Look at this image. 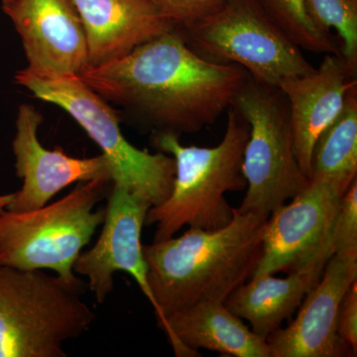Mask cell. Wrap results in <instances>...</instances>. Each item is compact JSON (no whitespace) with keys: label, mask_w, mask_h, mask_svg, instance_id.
I'll return each mask as SVG.
<instances>
[{"label":"cell","mask_w":357,"mask_h":357,"mask_svg":"<svg viewBox=\"0 0 357 357\" xmlns=\"http://www.w3.org/2000/svg\"><path fill=\"white\" fill-rule=\"evenodd\" d=\"M349 187L312 178L290 204L275 208L265 223L262 253L252 276L291 273L314 262L328 261L333 255V225Z\"/></svg>","instance_id":"9"},{"label":"cell","mask_w":357,"mask_h":357,"mask_svg":"<svg viewBox=\"0 0 357 357\" xmlns=\"http://www.w3.org/2000/svg\"><path fill=\"white\" fill-rule=\"evenodd\" d=\"M165 333L178 357L201 356L199 349L229 356L270 357L267 340L218 301H204L174 312L167 318Z\"/></svg>","instance_id":"16"},{"label":"cell","mask_w":357,"mask_h":357,"mask_svg":"<svg viewBox=\"0 0 357 357\" xmlns=\"http://www.w3.org/2000/svg\"><path fill=\"white\" fill-rule=\"evenodd\" d=\"M150 208L128 190L112 185L100 236L93 248L79 255L74 265L75 273L88 278L89 290L100 304L114 291V274L123 271L132 277L155 307L141 243Z\"/></svg>","instance_id":"12"},{"label":"cell","mask_w":357,"mask_h":357,"mask_svg":"<svg viewBox=\"0 0 357 357\" xmlns=\"http://www.w3.org/2000/svg\"><path fill=\"white\" fill-rule=\"evenodd\" d=\"M305 4L319 29L337 33L342 57L357 72V0H305Z\"/></svg>","instance_id":"20"},{"label":"cell","mask_w":357,"mask_h":357,"mask_svg":"<svg viewBox=\"0 0 357 357\" xmlns=\"http://www.w3.org/2000/svg\"><path fill=\"white\" fill-rule=\"evenodd\" d=\"M86 284L43 270L0 265V357H65V342L96 319Z\"/></svg>","instance_id":"4"},{"label":"cell","mask_w":357,"mask_h":357,"mask_svg":"<svg viewBox=\"0 0 357 357\" xmlns=\"http://www.w3.org/2000/svg\"><path fill=\"white\" fill-rule=\"evenodd\" d=\"M333 251L357 249V178L345 192L333 231Z\"/></svg>","instance_id":"22"},{"label":"cell","mask_w":357,"mask_h":357,"mask_svg":"<svg viewBox=\"0 0 357 357\" xmlns=\"http://www.w3.org/2000/svg\"><path fill=\"white\" fill-rule=\"evenodd\" d=\"M248 77L239 66L199 56L174 27L124 57L88 68L79 79L107 102L139 114L155 133L180 136L217 121Z\"/></svg>","instance_id":"1"},{"label":"cell","mask_w":357,"mask_h":357,"mask_svg":"<svg viewBox=\"0 0 357 357\" xmlns=\"http://www.w3.org/2000/svg\"><path fill=\"white\" fill-rule=\"evenodd\" d=\"M72 1L86 32L89 68L124 57L174 28L148 0Z\"/></svg>","instance_id":"15"},{"label":"cell","mask_w":357,"mask_h":357,"mask_svg":"<svg viewBox=\"0 0 357 357\" xmlns=\"http://www.w3.org/2000/svg\"><path fill=\"white\" fill-rule=\"evenodd\" d=\"M263 8L302 50L342 55L337 35L324 32L307 14L305 0H258Z\"/></svg>","instance_id":"19"},{"label":"cell","mask_w":357,"mask_h":357,"mask_svg":"<svg viewBox=\"0 0 357 357\" xmlns=\"http://www.w3.org/2000/svg\"><path fill=\"white\" fill-rule=\"evenodd\" d=\"M20 33L28 67L39 77H81L89 68L83 22L72 0H2Z\"/></svg>","instance_id":"10"},{"label":"cell","mask_w":357,"mask_h":357,"mask_svg":"<svg viewBox=\"0 0 357 357\" xmlns=\"http://www.w3.org/2000/svg\"><path fill=\"white\" fill-rule=\"evenodd\" d=\"M356 74L342 55L326 54L314 72L288 77L277 86L287 100L296 157L310 180L314 143L357 86Z\"/></svg>","instance_id":"14"},{"label":"cell","mask_w":357,"mask_h":357,"mask_svg":"<svg viewBox=\"0 0 357 357\" xmlns=\"http://www.w3.org/2000/svg\"><path fill=\"white\" fill-rule=\"evenodd\" d=\"M15 83L39 100L64 109L82 126L102 149L112 185L128 190L151 208L168 198L175 178V159L129 143L122 134L119 115L79 77H39L24 69L15 75Z\"/></svg>","instance_id":"6"},{"label":"cell","mask_w":357,"mask_h":357,"mask_svg":"<svg viewBox=\"0 0 357 357\" xmlns=\"http://www.w3.org/2000/svg\"><path fill=\"white\" fill-rule=\"evenodd\" d=\"M268 217L234 208L222 229L189 227L184 234L143 245L159 328L167 318L204 301L225 302L255 272Z\"/></svg>","instance_id":"2"},{"label":"cell","mask_w":357,"mask_h":357,"mask_svg":"<svg viewBox=\"0 0 357 357\" xmlns=\"http://www.w3.org/2000/svg\"><path fill=\"white\" fill-rule=\"evenodd\" d=\"M227 114L225 135L215 147L184 146L175 134L154 133V146L172 155L176 173L168 198L147 213L145 225H156L153 241L170 238L183 227L213 230L231 222L234 208L225 195L246 187L243 163L249 128L234 105Z\"/></svg>","instance_id":"3"},{"label":"cell","mask_w":357,"mask_h":357,"mask_svg":"<svg viewBox=\"0 0 357 357\" xmlns=\"http://www.w3.org/2000/svg\"><path fill=\"white\" fill-rule=\"evenodd\" d=\"M337 332L349 349L357 352V281L345 294L337 314Z\"/></svg>","instance_id":"23"},{"label":"cell","mask_w":357,"mask_h":357,"mask_svg":"<svg viewBox=\"0 0 357 357\" xmlns=\"http://www.w3.org/2000/svg\"><path fill=\"white\" fill-rule=\"evenodd\" d=\"M357 175V86L337 116L319 134L312 155V178L349 187Z\"/></svg>","instance_id":"18"},{"label":"cell","mask_w":357,"mask_h":357,"mask_svg":"<svg viewBox=\"0 0 357 357\" xmlns=\"http://www.w3.org/2000/svg\"><path fill=\"white\" fill-rule=\"evenodd\" d=\"M177 29L202 57L239 66L269 86L316 69L258 0H227L215 13Z\"/></svg>","instance_id":"7"},{"label":"cell","mask_w":357,"mask_h":357,"mask_svg":"<svg viewBox=\"0 0 357 357\" xmlns=\"http://www.w3.org/2000/svg\"><path fill=\"white\" fill-rule=\"evenodd\" d=\"M175 28H183L215 13L227 0H148Z\"/></svg>","instance_id":"21"},{"label":"cell","mask_w":357,"mask_h":357,"mask_svg":"<svg viewBox=\"0 0 357 357\" xmlns=\"http://www.w3.org/2000/svg\"><path fill=\"white\" fill-rule=\"evenodd\" d=\"M112 180L82 182L67 196L35 210L0 213V265L25 270H52L75 281V262L105 220L95 211Z\"/></svg>","instance_id":"5"},{"label":"cell","mask_w":357,"mask_h":357,"mask_svg":"<svg viewBox=\"0 0 357 357\" xmlns=\"http://www.w3.org/2000/svg\"><path fill=\"white\" fill-rule=\"evenodd\" d=\"M11 198H13V194L2 195V196H0V213L6 210L7 204L11 201Z\"/></svg>","instance_id":"24"},{"label":"cell","mask_w":357,"mask_h":357,"mask_svg":"<svg viewBox=\"0 0 357 357\" xmlns=\"http://www.w3.org/2000/svg\"><path fill=\"white\" fill-rule=\"evenodd\" d=\"M357 281V249L338 251L307 293L292 323L267 337L270 357H340L354 354L337 332L345 294Z\"/></svg>","instance_id":"11"},{"label":"cell","mask_w":357,"mask_h":357,"mask_svg":"<svg viewBox=\"0 0 357 357\" xmlns=\"http://www.w3.org/2000/svg\"><path fill=\"white\" fill-rule=\"evenodd\" d=\"M326 262L312 263L285 278L268 273L253 275L230 294L225 305L248 321L253 333L267 340L299 309L307 293L318 283Z\"/></svg>","instance_id":"17"},{"label":"cell","mask_w":357,"mask_h":357,"mask_svg":"<svg viewBox=\"0 0 357 357\" xmlns=\"http://www.w3.org/2000/svg\"><path fill=\"white\" fill-rule=\"evenodd\" d=\"M43 116L30 105H22L16 119L13 143L16 175L22 188L13 194L6 210L26 211L41 208L58 192L77 182L98 178L112 180L109 163L103 155L91 158H75L56 147L46 149L38 139Z\"/></svg>","instance_id":"13"},{"label":"cell","mask_w":357,"mask_h":357,"mask_svg":"<svg viewBox=\"0 0 357 357\" xmlns=\"http://www.w3.org/2000/svg\"><path fill=\"white\" fill-rule=\"evenodd\" d=\"M231 105L249 128L243 163L248 191L238 210L269 217L310 183L294 149L287 100L280 89L248 75Z\"/></svg>","instance_id":"8"}]
</instances>
